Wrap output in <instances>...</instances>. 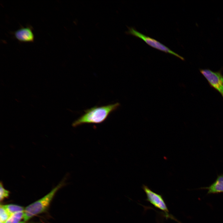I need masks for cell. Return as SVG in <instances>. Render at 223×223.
Masks as SVG:
<instances>
[{"instance_id":"obj_8","label":"cell","mask_w":223,"mask_h":223,"mask_svg":"<svg viewBox=\"0 0 223 223\" xmlns=\"http://www.w3.org/2000/svg\"><path fill=\"white\" fill-rule=\"evenodd\" d=\"M24 211L17 212L11 214L4 223H18L24 217Z\"/></svg>"},{"instance_id":"obj_6","label":"cell","mask_w":223,"mask_h":223,"mask_svg":"<svg viewBox=\"0 0 223 223\" xmlns=\"http://www.w3.org/2000/svg\"><path fill=\"white\" fill-rule=\"evenodd\" d=\"M13 34L14 37L20 42H32L34 40L32 27L30 26L22 27L13 32Z\"/></svg>"},{"instance_id":"obj_12","label":"cell","mask_w":223,"mask_h":223,"mask_svg":"<svg viewBox=\"0 0 223 223\" xmlns=\"http://www.w3.org/2000/svg\"><path fill=\"white\" fill-rule=\"evenodd\" d=\"M172 219H174L176 221H177V222H178V223H181L179 221H177V220L176 219H174V218H173V217L172 218Z\"/></svg>"},{"instance_id":"obj_13","label":"cell","mask_w":223,"mask_h":223,"mask_svg":"<svg viewBox=\"0 0 223 223\" xmlns=\"http://www.w3.org/2000/svg\"><path fill=\"white\" fill-rule=\"evenodd\" d=\"M18 223H26L24 222V221H22L19 222Z\"/></svg>"},{"instance_id":"obj_10","label":"cell","mask_w":223,"mask_h":223,"mask_svg":"<svg viewBox=\"0 0 223 223\" xmlns=\"http://www.w3.org/2000/svg\"><path fill=\"white\" fill-rule=\"evenodd\" d=\"M11 215L9 213L3 205H0V221L4 223L9 218Z\"/></svg>"},{"instance_id":"obj_2","label":"cell","mask_w":223,"mask_h":223,"mask_svg":"<svg viewBox=\"0 0 223 223\" xmlns=\"http://www.w3.org/2000/svg\"><path fill=\"white\" fill-rule=\"evenodd\" d=\"M65 178L46 195L26 207L24 211V221L47 210L56 193L65 184Z\"/></svg>"},{"instance_id":"obj_1","label":"cell","mask_w":223,"mask_h":223,"mask_svg":"<svg viewBox=\"0 0 223 223\" xmlns=\"http://www.w3.org/2000/svg\"><path fill=\"white\" fill-rule=\"evenodd\" d=\"M120 106L119 103L107 105L95 106L84 111L85 113L72 123L73 127L86 124H100L104 122L109 115Z\"/></svg>"},{"instance_id":"obj_5","label":"cell","mask_w":223,"mask_h":223,"mask_svg":"<svg viewBox=\"0 0 223 223\" xmlns=\"http://www.w3.org/2000/svg\"><path fill=\"white\" fill-rule=\"evenodd\" d=\"M142 188L146 196V200L155 207L164 212L167 217L169 215L167 205L162 195L151 190L146 186L143 185Z\"/></svg>"},{"instance_id":"obj_7","label":"cell","mask_w":223,"mask_h":223,"mask_svg":"<svg viewBox=\"0 0 223 223\" xmlns=\"http://www.w3.org/2000/svg\"><path fill=\"white\" fill-rule=\"evenodd\" d=\"M200 189L208 190V194L223 192V173L217 175L214 181L208 186L202 187Z\"/></svg>"},{"instance_id":"obj_9","label":"cell","mask_w":223,"mask_h":223,"mask_svg":"<svg viewBox=\"0 0 223 223\" xmlns=\"http://www.w3.org/2000/svg\"><path fill=\"white\" fill-rule=\"evenodd\" d=\"M4 206L11 215L17 212L24 211V210L23 207L15 204H9Z\"/></svg>"},{"instance_id":"obj_4","label":"cell","mask_w":223,"mask_h":223,"mask_svg":"<svg viewBox=\"0 0 223 223\" xmlns=\"http://www.w3.org/2000/svg\"><path fill=\"white\" fill-rule=\"evenodd\" d=\"M199 71L211 87L218 91L223 98V76L221 71L214 72L209 69H201Z\"/></svg>"},{"instance_id":"obj_11","label":"cell","mask_w":223,"mask_h":223,"mask_svg":"<svg viewBox=\"0 0 223 223\" xmlns=\"http://www.w3.org/2000/svg\"><path fill=\"white\" fill-rule=\"evenodd\" d=\"M9 191L5 189L1 181L0 185V201L3 200L5 198H7L9 195Z\"/></svg>"},{"instance_id":"obj_3","label":"cell","mask_w":223,"mask_h":223,"mask_svg":"<svg viewBox=\"0 0 223 223\" xmlns=\"http://www.w3.org/2000/svg\"><path fill=\"white\" fill-rule=\"evenodd\" d=\"M128 30L126 32L129 34L141 39L151 47L167 53H169L180 59L182 60L185 59L182 56L172 50L170 49L156 40L146 36L137 31L134 28L128 27Z\"/></svg>"}]
</instances>
